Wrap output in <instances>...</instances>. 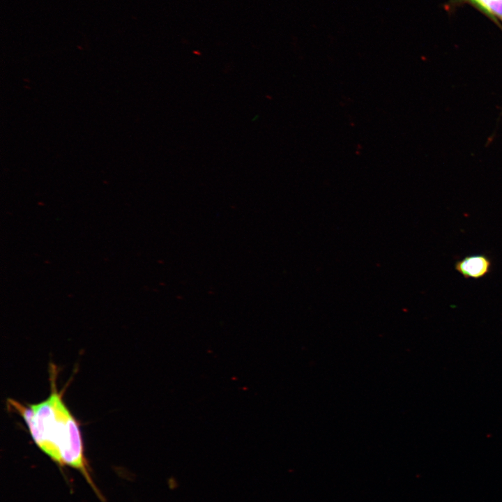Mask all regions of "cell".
<instances>
[{"instance_id": "6da1fadb", "label": "cell", "mask_w": 502, "mask_h": 502, "mask_svg": "<svg viewBox=\"0 0 502 502\" xmlns=\"http://www.w3.org/2000/svg\"><path fill=\"white\" fill-rule=\"evenodd\" d=\"M51 374V393L46 400L38 404H23L9 399L8 407L22 417L41 451L60 467L69 466L79 471L100 501L105 502L91 475L78 422L57 389L56 373Z\"/></svg>"}, {"instance_id": "7a4b0ae2", "label": "cell", "mask_w": 502, "mask_h": 502, "mask_svg": "<svg viewBox=\"0 0 502 502\" xmlns=\"http://www.w3.org/2000/svg\"><path fill=\"white\" fill-rule=\"evenodd\" d=\"M454 268L465 279L478 280L491 273L492 261L484 254H470L456 261Z\"/></svg>"}, {"instance_id": "3957f363", "label": "cell", "mask_w": 502, "mask_h": 502, "mask_svg": "<svg viewBox=\"0 0 502 502\" xmlns=\"http://www.w3.org/2000/svg\"><path fill=\"white\" fill-rule=\"evenodd\" d=\"M487 12L502 20V0H472Z\"/></svg>"}]
</instances>
